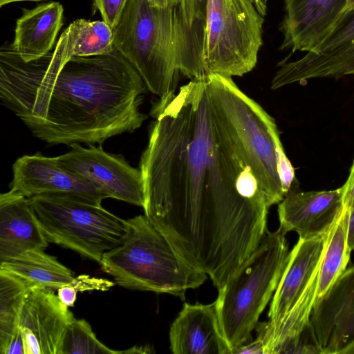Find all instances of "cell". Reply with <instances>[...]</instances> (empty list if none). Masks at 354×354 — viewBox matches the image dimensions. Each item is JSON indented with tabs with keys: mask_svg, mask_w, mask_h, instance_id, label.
<instances>
[{
	"mask_svg": "<svg viewBox=\"0 0 354 354\" xmlns=\"http://www.w3.org/2000/svg\"><path fill=\"white\" fill-rule=\"evenodd\" d=\"M74 318L53 290L32 289L25 301L19 326L26 354H62L66 330Z\"/></svg>",
	"mask_w": 354,
	"mask_h": 354,
	"instance_id": "obj_12",
	"label": "cell"
},
{
	"mask_svg": "<svg viewBox=\"0 0 354 354\" xmlns=\"http://www.w3.org/2000/svg\"><path fill=\"white\" fill-rule=\"evenodd\" d=\"M94 10H98L104 21L113 28L128 0H92Z\"/></svg>",
	"mask_w": 354,
	"mask_h": 354,
	"instance_id": "obj_25",
	"label": "cell"
},
{
	"mask_svg": "<svg viewBox=\"0 0 354 354\" xmlns=\"http://www.w3.org/2000/svg\"><path fill=\"white\" fill-rule=\"evenodd\" d=\"M263 17L251 0H208L203 47L208 75L241 77L255 67Z\"/></svg>",
	"mask_w": 354,
	"mask_h": 354,
	"instance_id": "obj_8",
	"label": "cell"
},
{
	"mask_svg": "<svg viewBox=\"0 0 354 354\" xmlns=\"http://www.w3.org/2000/svg\"><path fill=\"white\" fill-rule=\"evenodd\" d=\"M48 242L101 263L103 254L122 243L129 223L102 207L70 197L28 198Z\"/></svg>",
	"mask_w": 354,
	"mask_h": 354,
	"instance_id": "obj_7",
	"label": "cell"
},
{
	"mask_svg": "<svg viewBox=\"0 0 354 354\" xmlns=\"http://www.w3.org/2000/svg\"><path fill=\"white\" fill-rule=\"evenodd\" d=\"M10 188L30 198L37 196L70 197L101 205L106 194L60 165L56 157L37 152L23 156L12 165Z\"/></svg>",
	"mask_w": 354,
	"mask_h": 354,
	"instance_id": "obj_11",
	"label": "cell"
},
{
	"mask_svg": "<svg viewBox=\"0 0 354 354\" xmlns=\"http://www.w3.org/2000/svg\"><path fill=\"white\" fill-rule=\"evenodd\" d=\"M326 237L299 239L288 261L270 304L269 321L282 318L318 277Z\"/></svg>",
	"mask_w": 354,
	"mask_h": 354,
	"instance_id": "obj_17",
	"label": "cell"
},
{
	"mask_svg": "<svg viewBox=\"0 0 354 354\" xmlns=\"http://www.w3.org/2000/svg\"><path fill=\"white\" fill-rule=\"evenodd\" d=\"M286 234L267 230L258 247L220 290L216 299L231 354L248 344L260 315L273 297L289 255Z\"/></svg>",
	"mask_w": 354,
	"mask_h": 354,
	"instance_id": "obj_6",
	"label": "cell"
},
{
	"mask_svg": "<svg viewBox=\"0 0 354 354\" xmlns=\"http://www.w3.org/2000/svg\"><path fill=\"white\" fill-rule=\"evenodd\" d=\"M344 187L301 192L292 189L279 203V229L296 232L299 239L326 237L344 207Z\"/></svg>",
	"mask_w": 354,
	"mask_h": 354,
	"instance_id": "obj_13",
	"label": "cell"
},
{
	"mask_svg": "<svg viewBox=\"0 0 354 354\" xmlns=\"http://www.w3.org/2000/svg\"><path fill=\"white\" fill-rule=\"evenodd\" d=\"M46 1L48 0H0V7H3V6H6L9 3H15V2H20V1H35V2H39V1Z\"/></svg>",
	"mask_w": 354,
	"mask_h": 354,
	"instance_id": "obj_36",
	"label": "cell"
},
{
	"mask_svg": "<svg viewBox=\"0 0 354 354\" xmlns=\"http://www.w3.org/2000/svg\"><path fill=\"white\" fill-rule=\"evenodd\" d=\"M6 354H26L24 342L19 329L10 343Z\"/></svg>",
	"mask_w": 354,
	"mask_h": 354,
	"instance_id": "obj_30",
	"label": "cell"
},
{
	"mask_svg": "<svg viewBox=\"0 0 354 354\" xmlns=\"http://www.w3.org/2000/svg\"><path fill=\"white\" fill-rule=\"evenodd\" d=\"M354 12V0H347L346 7L344 8V10L343 12V14H342L341 18L342 17L345 16L346 15H347L350 12Z\"/></svg>",
	"mask_w": 354,
	"mask_h": 354,
	"instance_id": "obj_35",
	"label": "cell"
},
{
	"mask_svg": "<svg viewBox=\"0 0 354 354\" xmlns=\"http://www.w3.org/2000/svg\"><path fill=\"white\" fill-rule=\"evenodd\" d=\"M46 239L28 198L10 189L0 195V262L28 250H44Z\"/></svg>",
	"mask_w": 354,
	"mask_h": 354,
	"instance_id": "obj_18",
	"label": "cell"
},
{
	"mask_svg": "<svg viewBox=\"0 0 354 354\" xmlns=\"http://www.w3.org/2000/svg\"><path fill=\"white\" fill-rule=\"evenodd\" d=\"M57 296L60 301L67 306H73L77 297V289L71 286H64L58 289Z\"/></svg>",
	"mask_w": 354,
	"mask_h": 354,
	"instance_id": "obj_29",
	"label": "cell"
},
{
	"mask_svg": "<svg viewBox=\"0 0 354 354\" xmlns=\"http://www.w3.org/2000/svg\"><path fill=\"white\" fill-rule=\"evenodd\" d=\"M178 3L189 25H205L208 0H179Z\"/></svg>",
	"mask_w": 354,
	"mask_h": 354,
	"instance_id": "obj_26",
	"label": "cell"
},
{
	"mask_svg": "<svg viewBox=\"0 0 354 354\" xmlns=\"http://www.w3.org/2000/svg\"><path fill=\"white\" fill-rule=\"evenodd\" d=\"M148 1L154 6L167 8L176 6L179 0H148Z\"/></svg>",
	"mask_w": 354,
	"mask_h": 354,
	"instance_id": "obj_32",
	"label": "cell"
},
{
	"mask_svg": "<svg viewBox=\"0 0 354 354\" xmlns=\"http://www.w3.org/2000/svg\"><path fill=\"white\" fill-rule=\"evenodd\" d=\"M205 28L189 25L179 3L161 8L148 0H128L113 28L114 46L161 98L175 91L179 73L190 80L208 75Z\"/></svg>",
	"mask_w": 354,
	"mask_h": 354,
	"instance_id": "obj_3",
	"label": "cell"
},
{
	"mask_svg": "<svg viewBox=\"0 0 354 354\" xmlns=\"http://www.w3.org/2000/svg\"><path fill=\"white\" fill-rule=\"evenodd\" d=\"M337 354H354V337L346 344L337 352Z\"/></svg>",
	"mask_w": 354,
	"mask_h": 354,
	"instance_id": "obj_34",
	"label": "cell"
},
{
	"mask_svg": "<svg viewBox=\"0 0 354 354\" xmlns=\"http://www.w3.org/2000/svg\"><path fill=\"white\" fill-rule=\"evenodd\" d=\"M259 12L265 17L267 14V1L268 0H251Z\"/></svg>",
	"mask_w": 354,
	"mask_h": 354,
	"instance_id": "obj_33",
	"label": "cell"
},
{
	"mask_svg": "<svg viewBox=\"0 0 354 354\" xmlns=\"http://www.w3.org/2000/svg\"><path fill=\"white\" fill-rule=\"evenodd\" d=\"M68 28L71 37L73 56L106 55L115 48L113 28L104 21L78 19Z\"/></svg>",
	"mask_w": 354,
	"mask_h": 354,
	"instance_id": "obj_23",
	"label": "cell"
},
{
	"mask_svg": "<svg viewBox=\"0 0 354 354\" xmlns=\"http://www.w3.org/2000/svg\"><path fill=\"white\" fill-rule=\"evenodd\" d=\"M311 324L321 354H337L354 337V265L315 301Z\"/></svg>",
	"mask_w": 354,
	"mask_h": 354,
	"instance_id": "obj_14",
	"label": "cell"
},
{
	"mask_svg": "<svg viewBox=\"0 0 354 354\" xmlns=\"http://www.w3.org/2000/svg\"><path fill=\"white\" fill-rule=\"evenodd\" d=\"M0 270L23 281L29 289H59L71 285L76 288L77 277L44 250H28L0 262Z\"/></svg>",
	"mask_w": 354,
	"mask_h": 354,
	"instance_id": "obj_20",
	"label": "cell"
},
{
	"mask_svg": "<svg viewBox=\"0 0 354 354\" xmlns=\"http://www.w3.org/2000/svg\"><path fill=\"white\" fill-rule=\"evenodd\" d=\"M68 28L54 50L24 61L6 42L0 48V98L50 145L102 144L140 128L147 86L115 48L106 55L73 56Z\"/></svg>",
	"mask_w": 354,
	"mask_h": 354,
	"instance_id": "obj_2",
	"label": "cell"
},
{
	"mask_svg": "<svg viewBox=\"0 0 354 354\" xmlns=\"http://www.w3.org/2000/svg\"><path fill=\"white\" fill-rule=\"evenodd\" d=\"M169 342L174 354H231L216 300L209 304L184 303L171 325Z\"/></svg>",
	"mask_w": 354,
	"mask_h": 354,
	"instance_id": "obj_16",
	"label": "cell"
},
{
	"mask_svg": "<svg viewBox=\"0 0 354 354\" xmlns=\"http://www.w3.org/2000/svg\"><path fill=\"white\" fill-rule=\"evenodd\" d=\"M348 75H354V12L342 17L332 32L304 56L282 62L272 80L271 88Z\"/></svg>",
	"mask_w": 354,
	"mask_h": 354,
	"instance_id": "obj_10",
	"label": "cell"
},
{
	"mask_svg": "<svg viewBox=\"0 0 354 354\" xmlns=\"http://www.w3.org/2000/svg\"><path fill=\"white\" fill-rule=\"evenodd\" d=\"M343 186L344 187V207L349 209L354 203V159L348 177Z\"/></svg>",
	"mask_w": 354,
	"mask_h": 354,
	"instance_id": "obj_27",
	"label": "cell"
},
{
	"mask_svg": "<svg viewBox=\"0 0 354 354\" xmlns=\"http://www.w3.org/2000/svg\"><path fill=\"white\" fill-rule=\"evenodd\" d=\"M347 0H285L281 50L309 52L335 28Z\"/></svg>",
	"mask_w": 354,
	"mask_h": 354,
	"instance_id": "obj_15",
	"label": "cell"
},
{
	"mask_svg": "<svg viewBox=\"0 0 354 354\" xmlns=\"http://www.w3.org/2000/svg\"><path fill=\"white\" fill-rule=\"evenodd\" d=\"M264 354V345L262 340L257 337L248 344H244L235 349L232 354Z\"/></svg>",
	"mask_w": 354,
	"mask_h": 354,
	"instance_id": "obj_28",
	"label": "cell"
},
{
	"mask_svg": "<svg viewBox=\"0 0 354 354\" xmlns=\"http://www.w3.org/2000/svg\"><path fill=\"white\" fill-rule=\"evenodd\" d=\"M57 156V162L87 180L109 198L143 207L145 193L140 169L132 167L122 155L109 153L101 146L85 148L78 143Z\"/></svg>",
	"mask_w": 354,
	"mask_h": 354,
	"instance_id": "obj_9",
	"label": "cell"
},
{
	"mask_svg": "<svg viewBox=\"0 0 354 354\" xmlns=\"http://www.w3.org/2000/svg\"><path fill=\"white\" fill-rule=\"evenodd\" d=\"M75 353L118 354L126 353V350L115 351L107 347L97 338L86 321L74 318L66 330L62 354Z\"/></svg>",
	"mask_w": 354,
	"mask_h": 354,
	"instance_id": "obj_24",
	"label": "cell"
},
{
	"mask_svg": "<svg viewBox=\"0 0 354 354\" xmlns=\"http://www.w3.org/2000/svg\"><path fill=\"white\" fill-rule=\"evenodd\" d=\"M122 243L106 252L102 270L125 288L167 293L184 299L208 276L187 261L171 241L144 215L127 220Z\"/></svg>",
	"mask_w": 354,
	"mask_h": 354,
	"instance_id": "obj_5",
	"label": "cell"
},
{
	"mask_svg": "<svg viewBox=\"0 0 354 354\" xmlns=\"http://www.w3.org/2000/svg\"><path fill=\"white\" fill-rule=\"evenodd\" d=\"M347 240L350 250H354V203L348 209Z\"/></svg>",
	"mask_w": 354,
	"mask_h": 354,
	"instance_id": "obj_31",
	"label": "cell"
},
{
	"mask_svg": "<svg viewBox=\"0 0 354 354\" xmlns=\"http://www.w3.org/2000/svg\"><path fill=\"white\" fill-rule=\"evenodd\" d=\"M206 76L153 103L140 169L145 215L219 290L259 245L270 205Z\"/></svg>",
	"mask_w": 354,
	"mask_h": 354,
	"instance_id": "obj_1",
	"label": "cell"
},
{
	"mask_svg": "<svg viewBox=\"0 0 354 354\" xmlns=\"http://www.w3.org/2000/svg\"><path fill=\"white\" fill-rule=\"evenodd\" d=\"M64 24V8L57 1L22 9L16 21L14 50L25 62L37 59L50 52Z\"/></svg>",
	"mask_w": 354,
	"mask_h": 354,
	"instance_id": "obj_19",
	"label": "cell"
},
{
	"mask_svg": "<svg viewBox=\"0 0 354 354\" xmlns=\"http://www.w3.org/2000/svg\"><path fill=\"white\" fill-rule=\"evenodd\" d=\"M348 218V209L343 207L326 238L318 274L316 301L328 292L347 268L351 252L347 240Z\"/></svg>",
	"mask_w": 354,
	"mask_h": 354,
	"instance_id": "obj_21",
	"label": "cell"
},
{
	"mask_svg": "<svg viewBox=\"0 0 354 354\" xmlns=\"http://www.w3.org/2000/svg\"><path fill=\"white\" fill-rule=\"evenodd\" d=\"M209 93L270 206L292 189L295 169L286 155L274 118L241 91L232 77L207 75Z\"/></svg>",
	"mask_w": 354,
	"mask_h": 354,
	"instance_id": "obj_4",
	"label": "cell"
},
{
	"mask_svg": "<svg viewBox=\"0 0 354 354\" xmlns=\"http://www.w3.org/2000/svg\"><path fill=\"white\" fill-rule=\"evenodd\" d=\"M30 290L20 279L0 270L1 354H6L19 330L22 309Z\"/></svg>",
	"mask_w": 354,
	"mask_h": 354,
	"instance_id": "obj_22",
	"label": "cell"
}]
</instances>
